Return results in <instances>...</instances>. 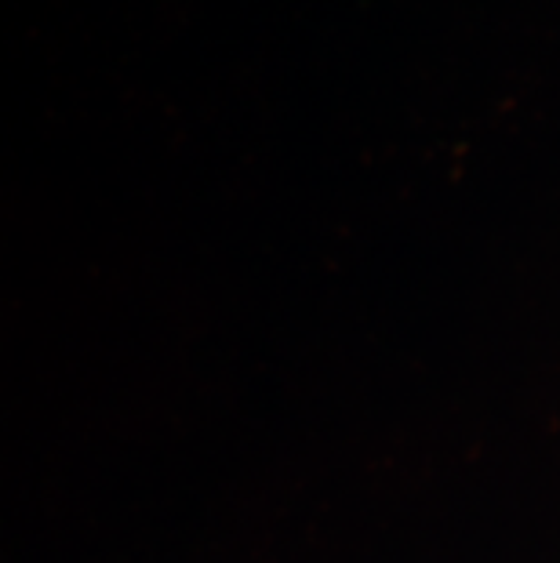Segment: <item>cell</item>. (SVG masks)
<instances>
[]
</instances>
